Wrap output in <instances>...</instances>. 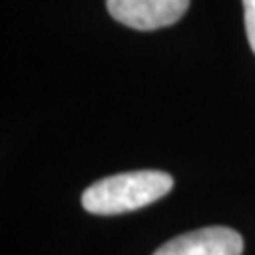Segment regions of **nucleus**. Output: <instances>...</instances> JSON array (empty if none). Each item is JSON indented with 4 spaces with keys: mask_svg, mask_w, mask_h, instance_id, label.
<instances>
[{
    "mask_svg": "<svg viewBox=\"0 0 255 255\" xmlns=\"http://www.w3.org/2000/svg\"><path fill=\"white\" fill-rule=\"evenodd\" d=\"M174 179L164 170H134L92 183L83 191L81 204L92 215H122L138 211L164 198Z\"/></svg>",
    "mask_w": 255,
    "mask_h": 255,
    "instance_id": "f257e3e1",
    "label": "nucleus"
},
{
    "mask_svg": "<svg viewBox=\"0 0 255 255\" xmlns=\"http://www.w3.org/2000/svg\"><path fill=\"white\" fill-rule=\"evenodd\" d=\"M115 21L134 30H157L177 23L189 9V0H107Z\"/></svg>",
    "mask_w": 255,
    "mask_h": 255,
    "instance_id": "f03ea898",
    "label": "nucleus"
},
{
    "mask_svg": "<svg viewBox=\"0 0 255 255\" xmlns=\"http://www.w3.org/2000/svg\"><path fill=\"white\" fill-rule=\"evenodd\" d=\"M245 6V28H247V38L255 53V0H243Z\"/></svg>",
    "mask_w": 255,
    "mask_h": 255,
    "instance_id": "20e7f679",
    "label": "nucleus"
},
{
    "mask_svg": "<svg viewBox=\"0 0 255 255\" xmlns=\"http://www.w3.org/2000/svg\"><path fill=\"white\" fill-rule=\"evenodd\" d=\"M243 236L232 228L211 226L164 243L153 255H243Z\"/></svg>",
    "mask_w": 255,
    "mask_h": 255,
    "instance_id": "7ed1b4c3",
    "label": "nucleus"
}]
</instances>
